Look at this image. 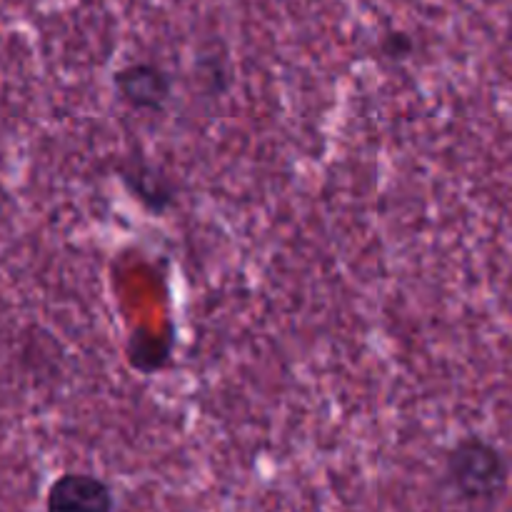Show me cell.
<instances>
[{"label": "cell", "instance_id": "cell-1", "mask_svg": "<svg viewBox=\"0 0 512 512\" xmlns=\"http://www.w3.org/2000/svg\"><path fill=\"white\" fill-rule=\"evenodd\" d=\"M508 460L490 440L468 435L445 455V485L470 505L495 503L508 488Z\"/></svg>", "mask_w": 512, "mask_h": 512}, {"label": "cell", "instance_id": "cell-2", "mask_svg": "<svg viewBox=\"0 0 512 512\" xmlns=\"http://www.w3.org/2000/svg\"><path fill=\"white\" fill-rule=\"evenodd\" d=\"M113 88L128 108L158 113L173 98V75L153 63H130L115 70Z\"/></svg>", "mask_w": 512, "mask_h": 512}, {"label": "cell", "instance_id": "cell-5", "mask_svg": "<svg viewBox=\"0 0 512 512\" xmlns=\"http://www.w3.org/2000/svg\"><path fill=\"white\" fill-rule=\"evenodd\" d=\"M380 53L385 55L393 63H400V60L410 58L413 53V38L408 33H388L383 40H380Z\"/></svg>", "mask_w": 512, "mask_h": 512}, {"label": "cell", "instance_id": "cell-3", "mask_svg": "<svg viewBox=\"0 0 512 512\" xmlns=\"http://www.w3.org/2000/svg\"><path fill=\"white\" fill-rule=\"evenodd\" d=\"M45 512H115L113 488L90 473H63L50 483Z\"/></svg>", "mask_w": 512, "mask_h": 512}, {"label": "cell", "instance_id": "cell-4", "mask_svg": "<svg viewBox=\"0 0 512 512\" xmlns=\"http://www.w3.org/2000/svg\"><path fill=\"white\" fill-rule=\"evenodd\" d=\"M120 178L130 188L133 198H138L153 213H163L173 205L175 188L158 168L148 163H133L130 168L120 170Z\"/></svg>", "mask_w": 512, "mask_h": 512}]
</instances>
